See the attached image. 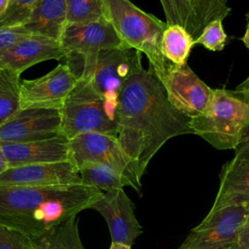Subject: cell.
Here are the masks:
<instances>
[{
	"label": "cell",
	"mask_w": 249,
	"mask_h": 249,
	"mask_svg": "<svg viewBox=\"0 0 249 249\" xmlns=\"http://www.w3.org/2000/svg\"><path fill=\"white\" fill-rule=\"evenodd\" d=\"M190 121L171 105L162 83L151 68L139 67L118 96L117 138L141 177L166 141L193 133Z\"/></svg>",
	"instance_id": "6da1fadb"
},
{
	"label": "cell",
	"mask_w": 249,
	"mask_h": 249,
	"mask_svg": "<svg viewBox=\"0 0 249 249\" xmlns=\"http://www.w3.org/2000/svg\"><path fill=\"white\" fill-rule=\"evenodd\" d=\"M103 192L84 184L53 187H0V225L39 236L89 209Z\"/></svg>",
	"instance_id": "7a4b0ae2"
},
{
	"label": "cell",
	"mask_w": 249,
	"mask_h": 249,
	"mask_svg": "<svg viewBox=\"0 0 249 249\" xmlns=\"http://www.w3.org/2000/svg\"><path fill=\"white\" fill-rule=\"evenodd\" d=\"M102 1L105 18L123 43L127 48L144 53L149 61V68L160 79L170 64L164 58L160 47L167 23L144 12L130 0Z\"/></svg>",
	"instance_id": "3957f363"
},
{
	"label": "cell",
	"mask_w": 249,
	"mask_h": 249,
	"mask_svg": "<svg viewBox=\"0 0 249 249\" xmlns=\"http://www.w3.org/2000/svg\"><path fill=\"white\" fill-rule=\"evenodd\" d=\"M248 125L249 96L236 89H213L206 111L190 121L193 134L203 138L218 150L234 149Z\"/></svg>",
	"instance_id": "277c9868"
},
{
	"label": "cell",
	"mask_w": 249,
	"mask_h": 249,
	"mask_svg": "<svg viewBox=\"0 0 249 249\" xmlns=\"http://www.w3.org/2000/svg\"><path fill=\"white\" fill-rule=\"evenodd\" d=\"M78 57L82 61V68L77 77L90 81L103 98L109 115L116 121L118 96L127 79L142 66V53L130 48H120Z\"/></svg>",
	"instance_id": "5b68a950"
},
{
	"label": "cell",
	"mask_w": 249,
	"mask_h": 249,
	"mask_svg": "<svg viewBox=\"0 0 249 249\" xmlns=\"http://www.w3.org/2000/svg\"><path fill=\"white\" fill-rule=\"evenodd\" d=\"M60 112V133L69 140L79 134L98 132L117 136L118 125L90 81L79 77Z\"/></svg>",
	"instance_id": "8992f818"
},
{
	"label": "cell",
	"mask_w": 249,
	"mask_h": 249,
	"mask_svg": "<svg viewBox=\"0 0 249 249\" xmlns=\"http://www.w3.org/2000/svg\"><path fill=\"white\" fill-rule=\"evenodd\" d=\"M69 160L77 168L88 162L106 165L122 175L130 188L140 192L142 177L115 135L90 132L71 138Z\"/></svg>",
	"instance_id": "52a82bcc"
},
{
	"label": "cell",
	"mask_w": 249,
	"mask_h": 249,
	"mask_svg": "<svg viewBox=\"0 0 249 249\" xmlns=\"http://www.w3.org/2000/svg\"><path fill=\"white\" fill-rule=\"evenodd\" d=\"M249 212V205H231L208 212L202 222L194 228L183 249H225L231 246Z\"/></svg>",
	"instance_id": "ba28073f"
},
{
	"label": "cell",
	"mask_w": 249,
	"mask_h": 249,
	"mask_svg": "<svg viewBox=\"0 0 249 249\" xmlns=\"http://www.w3.org/2000/svg\"><path fill=\"white\" fill-rule=\"evenodd\" d=\"M160 80L171 105L186 117L190 119L198 117L208 108L213 89L199 79L187 63L183 65L170 63Z\"/></svg>",
	"instance_id": "9c48e42d"
},
{
	"label": "cell",
	"mask_w": 249,
	"mask_h": 249,
	"mask_svg": "<svg viewBox=\"0 0 249 249\" xmlns=\"http://www.w3.org/2000/svg\"><path fill=\"white\" fill-rule=\"evenodd\" d=\"M78 81L67 64H58L46 75L20 82V109L60 110Z\"/></svg>",
	"instance_id": "30bf717a"
},
{
	"label": "cell",
	"mask_w": 249,
	"mask_h": 249,
	"mask_svg": "<svg viewBox=\"0 0 249 249\" xmlns=\"http://www.w3.org/2000/svg\"><path fill=\"white\" fill-rule=\"evenodd\" d=\"M59 43L65 57H86L106 50L127 48L106 18L88 23L66 24Z\"/></svg>",
	"instance_id": "8fae6325"
},
{
	"label": "cell",
	"mask_w": 249,
	"mask_h": 249,
	"mask_svg": "<svg viewBox=\"0 0 249 249\" xmlns=\"http://www.w3.org/2000/svg\"><path fill=\"white\" fill-rule=\"evenodd\" d=\"M89 209L95 210L103 216L108 225L112 242L131 246L143 232L134 213L135 204L124 189L103 193Z\"/></svg>",
	"instance_id": "7c38bea8"
},
{
	"label": "cell",
	"mask_w": 249,
	"mask_h": 249,
	"mask_svg": "<svg viewBox=\"0 0 249 249\" xmlns=\"http://www.w3.org/2000/svg\"><path fill=\"white\" fill-rule=\"evenodd\" d=\"M60 134V112L56 109H20L0 126V143H23Z\"/></svg>",
	"instance_id": "4fadbf2b"
},
{
	"label": "cell",
	"mask_w": 249,
	"mask_h": 249,
	"mask_svg": "<svg viewBox=\"0 0 249 249\" xmlns=\"http://www.w3.org/2000/svg\"><path fill=\"white\" fill-rule=\"evenodd\" d=\"M83 184L78 168L70 161L9 167L0 174V187H53Z\"/></svg>",
	"instance_id": "5bb4252c"
},
{
	"label": "cell",
	"mask_w": 249,
	"mask_h": 249,
	"mask_svg": "<svg viewBox=\"0 0 249 249\" xmlns=\"http://www.w3.org/2000/svg\"><path fill=\"white\" fill-rule=\"evenodd\" d=\"M65 57L59 41L30 35L15 43L0 54V69L10 70L18 75L30 66L46 60H59Z\"/></svg>",
	"instance_id": "9a60e30c"
},
{
	"label": "cell",
	"mask_w": 249,
	"mask_h": 249,
	"mask_svg": "<svg viewBox=\"0 0 249 249\" xmlns=\"http://www.w3.org/2000/svg\"><path fill=\"white\" fill-rule=\"evenodd\" d=\"M9 167L69 160V139L63 134L23 143H0Z\"/></svg>",
	"instance_id": "2e32d148"
},
{
	"label": "cell",
	"mask_w": 249,
	"mask_h": 249,
	"mask_svg": "<svg viewBox=\"0 0 249 249\" xmlns=\"http://www.w3.org/2000/svg\"><path fill=\"white\" fill-rule=\"evenodd\" d=\"M236 204L249 205V161L232 159L221 169L219 190L209 212Z\"/></svg>",
	"instance_id": "e0dca14e"
},
{
	"label": "cell",
	"mask_w": 249,
	"mask_h": 249,
	"mask_svg": "<svg viewBox=\"0 0 249 249\" xmlns=\"http://www.w3.org/2000/svg\"><path fill=\"white\" fill-rule=\"evenodd\" d=\"M66 0H41L21 25L31 35L59 41L66 26Z\"/></svg>",
	"instance_id": "ac0fdd59"
},
{
	"label": "cell",
	"mask_w": 249,
	"mask_h": 249,
	"mask_svg": "<svg viewBox=\"0 0 249 249\" xmlns=\"http://www.w3.org/2000/svg\"><path fill=\"white\" fill-rule=\"evenodd\" d=\"M31 239L35 249H85L80 238L76 216Z\"/></svg>",
	"instance_id": "d6986e66"
},
{
	"label": "cell",
	"mask_w": 249,
	"mask_h": 249,
	"mask_svg": "<svg viewBox=\"0 0 249 249\" xmlns=\"http://www.w3.org/2000/svg\"><path fill=\"white\" fill-rule=\"evenodd\" d=\"M195 45V39L182 25L172 24L166 26L161 37V53L164 58L174 64L187 63L191 50Z\"/></svg>",
	"instance_id": "ffe728a7"
},
{
	"label": "cell",
	"mask_w": 249,
	"mask_h": 249,
	"mask_svg": "<svg viewBox=\"0 0 249 249\" xmlns=\"http://www.w3.org/2000/svg\"><path fill=\"white\" fill-rule=\"evenodd\" d=\"M78 170L84 185L93 187L101 192L129 187L128 182L122 175L103 164L88 162L81 165Z\"/></svg>",
	"instance_id": "44dd1931"
},
{
	"label": "cell",
	"mask_w": 249,
	"mask_h": 249,
	"mask_svg": "<svg viewBox=\"0 0 249 249\" xmlns=\"http://www.w3.org/2000/svg\"><path fill=\"white\" fill-rule=\"evenodd\" d=\"M20 110L19 75L0 69V126Z\"/></svg>",
	"instance_id": "7402d4cb"
},
{
	"label": "cell",
	"mask_w": 249,
	"mask_h": 249,
	"mask_svg": "<svg viewBox=\"0 0 249 249\" xmlns=\"http://www.w3.org/2000/svg\"><path fill=\"white\" fill-rule=\"evenodd\" d=\"M194 18L193 38L196 39L204 26L215 19H225L231 14L227 0H185Z\"/></svg>",
	"instance_id": "603a6c76"
},
{
	"label": "cell",
	"mask_w": 249,
	"mask_h": 249,
	"mask_svg": "<svg viewBox=\"0 0 249 249\" xmlns=\"http://www.w3.org/2000/svg\"><path fill=\"white\" fill-rule=\"evenodd\" d=\"M66 24L88 23L105 18L102 0H66Z\"/></svg>",
	"instance_id": "cb8c5ba5"
},
{
	"label": "cell",
	"mask_w": 249,
	"mask_h": 249,
	"mask_svg": "<svg viewBox=\"0 0 249 249\" xmlns=\"http://www.w3.org/2000/svg\"><path fill=\"white\" fill-rule=\"evenodd\" d=\"M41 0H10L7 10L0 16V29L21 26Z\"/></svg>",
	"instance_id": "d4e9b609"
},
{
	"label": "cell",
	"mask_w": 249,
	"mask_h": 249,
	"mask_svg": "<svg viewBox=\"0 0 249 249\" xmlns=\"http://www.w3.org/2000/svg\"><path fill=\"white\" fill-rule=\"evenodd\" d=\"M168 25L179 24L185 27L193 36L194 18L185 0H160Z\"/></svg>",
	"instance_id": "484cf974"
},
{
	"label": "cell",
	"mask_w": 249,
	"mask_h": 249,
	"mask_svg": "<svg viewBox=\"0 0 249 249\" xmlns=\"http://www.w3.org/2000/svg\"><path fill=\"white\" fill-rule=\"evenodd\" d=\"M227 37L223 20L215 19L204 26L199 36L195 39V45H201L209 51L218 52L225 48Z\"/></svg>",
	"instance_id": "4316f807"
},
{
	"label": "cell",
	"mask_w": 249,
	"mask_h": 249,
	"mask_svg": "<svg viewBox=\"0 0 249 249\" xmlns=\"http://www.w3.org/2000/svg\"><path fill=\"white\" fill-rule=\"evenodd\" d=\"M0 249H35V247L28 235L0 225Z\"/></svg>",
	"instance_id": "83f0119b"
},
{
	"label": "cell",
	"mask_w": 249,
	"mask_h": 249,
	"mask_svg": "<svg viewBox=\"0 0 249 249\" xmlns=\"http://www.w3.org/2000/svg\"><path fill=\"white\" fill-rule=\"evenodd\" d=\"M30 35L23 26L0 29V54L15 43Z\"/></svg>",
	"instance_id": "f1b7e54d"
},
{
	"label": "cell",
	"mask_w": 249,
	"mask_h": 249,
	"mask_svg": "<svg viewBox=\"0 0 249 249\" xmlns=\"http://www.w3.org/2000/svg\"><path fill=\"white\" fill-rule=\"evenodd\" d=\"M233 150V160L239 161H249V125L242 131Z\"/></svg>",
	"instance_id": "f546056e"
},
{
	"label": "cell",
	"mask_w": 249,
	"mask_h": 249,
	"mask_svg": "<svg viewBox=\"0 0 249 249\" xmlns=\"http://www.w3.org/2000/svg\"><path fill=\"white\" fill-rule=\"evenodd\" d=\"M236 249H249V212L232 244Z\"/></svg>",
	"instance_id": "4dcf8cb0"
},
{
	"label": "cell",
	"mask_w": 249,
	"mask_h": 249,
	"mask_svg": "<svg viewBox=\"0 0 249 249\" xmlns=\"http://www.w3.org/2000/svg\"><path fill=\"white\" fill-rule=\"evenodd\" d=\"M246 18H247V25H246L245 32L241 38V41L243 42L245 47L249 50V13L246 14Z\"/></svg>",
	"instance_id": "1f68e13d"
},
{
	"label": "cell",
	"mask_w": 249,
	"mask_h": 249,
	"mask_svg": "<svg viewBox=\"0 0 249 249\" xmlns=\"http://www.w3.org/2000/svg\"><path fill=\"white\" fill-rule=\"evenodd\" d=\"M236 89L245 92V93L249 96V76H248L247 79H245V80L236 88Z\"/></svg>",
	"instance_id": "d6a6232c"
},
{
	"label": "cell",
	"mask_w": 249,
	"mask_h": 249,
	"mask_svg": "<svg viewBox=\"0 0 249 249\" xmlns=\"http://www.w3.org/2000/svg\"><path fill=\"white\" fill-rule=\"evenodd\" d=\"M7 168H9L8 162H7V160H6L5 157H4L3 152H2L1 149H0V174H1L2 172H4Z\"/></svg>",
	"instance_id": "836d02e7"
},
{
	"label": "cell",
	"mask_w": 249,
	"mask_h": 249,
	"mask_svg": "<svg viewBox=\"0 0 249 249\" xmlns=\"http://www.w3.org/2000/svg\"><path fill=\"white\" fill-rule=\"evenodd\" d=\"M131 246L123 244V243H119V242H112L111 246L109 249H130Z\"/></svg>",
	"instance_id": "e575fe53"
},
{
	"label": "cell",
	"mask_w": 249,
	"mask_h": 249,
	"mask_svg": "<svg viewBox=\"0 0 249 249\" xmlns=\"http://www.w3.org/2000/svg\"><path fill=\"white\" fill-rule=\"evenodd\" d=\"M9 3H10V0H0V16L4 14V12L7 10Z\"/></svg>",
	"instance_id": "d590c367"
},
{
	"label": "cell",
	"mask_w": 249,
	"mask_h": 249,
	"mask_svg": "<svg viewBox=\"0 0 249 249\" xmlns=\"http://www.w3.org/2000/svg\"><path fill=\"white\" fill-rule=\"evenodd\" d=\"M225 249H236L233 245H231V246H230V247H228V248H225Z\"/></svg>",
	"instance_id": "8d00e7d4"
},
{
	"label": "cell",
	"mask_w": 249,
	"mask_h": 249,
	"mask_svg": "<svg viewBox=\"0 0 249 249\" xmlns=\"http://www.w3.org/2000/svg\"><path fill=\"white\" fill-rule=\"evenodd\" d=\"M177 249H183V248H182V247H181V246H180V247H178V248H177Z\"/></svg>",
	"instance_id": "74e56055"
}]
</instances>
